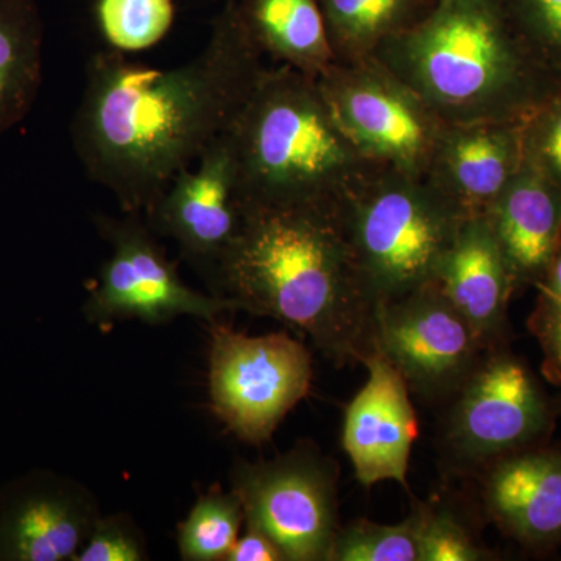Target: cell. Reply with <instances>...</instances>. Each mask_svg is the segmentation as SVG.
Wrapping results in <instances>:
<instances>
[{
    "label": "cell",
    "mask_w": 561,
    "mask_h": 561,
    "mask_svg": "<svg viewBox=\"0 0 561 561\" xmlns=\"http://www.w3.org/2000/svg\"><path fill=\"white\" fill-rule=\"evenodd\" d=\"M261 50L227 0L208 43L171 69L102 50L87 65L72 144L94 183L124 214H149L171 181L238 119L264 73Z\"/></svg>",
    "instance_id": "1"
},
{
    "label": "cell",
    "mask_w": 561,
    "mask_h": 561,
    "mask_svg": "<svg viewBox=\"0 0 561 561\" xmlns=\"http://www.w3.org/2000/svg\"><path fill=\"white\" fill-rule=\"evenodd\" d=\"M208 287L234 312L306 335L339 367L362 364L376 348L379 301L339 205L245 206Z\"/></svg>",
    "instance_id": "2"
},
{
    "label": "cell",
    "mask_w": 561,
    "mask_h": 561,
    "mask_svg": "<svg viewBox=\"0 0 561 561\" xmlns=\"http://www.w3.org/2000/svg\"><path fill=\"white\" fill-rule=\"evenodd\" d=\"M445 124L524 122L560 88L531 60L493 0H438L373 54Z\"/></svg>",
    "instance_id": "3"
},
{
    "label": "cell",
    "mask_w": 561,
    "mask_h": 561,
    "mask_svg": "<svg viewBox=\"0 0 561 561\" xmlns=\"http://www.w3.org/2000/svg\"><path fill=\"white\" fill-rule=\"evenodd\" d=\"M245 206L339 205L371 168L316 77L265 68L231 127Z\"/></svg>",
    "instance_id": "4"
},
{
    "label": "cell",
    "mask_w": 561,
    "mask_h": 561,
    "mask_svg": "<svg viewBox=\"0 0 561 561\" xmlns=\"http://www.w3.org/2000/svg\"><path fill=\"white\" fill-rule=\"evenodd\" d=\"M339 210L379 306L432 283L463 221L424 176L376 165Z\"/></svg>",
    "instance_id": "5"
},
{
    "label": "cell",
    "mask_w": 561,
    "mask_h": 561,
    "mask_svg": "<svg viewBox=\"0 0 561 561\" xmlns=\"http://www.w3.org/2000/svg\"><path fill=\"white\" fill-rule=\"evenodd\" d=\"M209 328L210 412L238 440L264 446L311 391V353L289 332L247 335L220 320Z\"/></svg>",
    "instance_id": "6"
},
{
    "label": "cell",
    "mask_w": 561,
    "mask_h": 561,
    "mask_svg": "<svg viewBox=\"0 0 561 561\" xmlns=\"http://www.w3.org/2000/svg\"><path fill=\"white\" fill-rule=\"evenodd\" d=\"M451 398L443 443L461 471L548 443L556 430L551 398L507 343L483 351Z\"/></svg>",
    "instance_id": "7"
},
{
    "label": "cell",
    "mask_w": 561,
    "mask_h": 561,
    "mask_svg": "<svg viewBox=\"0 0 561 561\" xmlns=\"http://www.w3.org/2000/svg\"><path fill=\"white\" fill-rule=\"evenodd\" d=\"M339 470L312 443L271 460H236L231 490L245 526L264 531L284 561H330L339 523Z\"/></svg>",
    "instance_id": "8"
},
{
    "label": "cell",
    "mask_w": 561,
    "mask_h": 561,
    "mask_svg": "<svg viewBox=\"0 0 561 561\" xmlns=\"http://www.w3.org/2000/svg\"><path fill=\"white\" fill-rule=\"evenodd\" d=\"M317 81L365 161L426 176L446 124L404 81L373 57L337 61Z\"/></svg>",
    "instance_id": "9"
},
{
    "label": "cell",
    "mask_w": 561,
    "mask_h": 561,
    "mask_svg": "<svg viewBox=\"0 0 561 561\" xmlns=\"http://www.w3.org/2000/svg\"><path fill=\"white\" fill-rule=\"evenodd\" d=\"M95 221L111 253L83 302L88 323L110 328L136 320L160 327L187 316L210 324L234 312L225 298L184 283L142 214L99 216Z\"/></svg>",
    "instance_id": "10"
},
{
    "label": "cell",
    "mask_w": 561,
    "mask_h": 561,
    "mask_svg": "<svg viewBox=\"0 0 561 561\" xmlns=\"http://www.w3.org/2000/svg\"><path fill=\"white\" fill-rule=\"evenodd\" d=\"M376 348L426 400L451 398L486 351L434 280L379 306Z\"/></svg>",
    "instance_id": "11"
},
{
    "label": "cell",
    "mask_w": 561,
    "mask_h": 561,
    "mask_svg": "<svg viewBox=\"0 0 561 561\" xmlns=\"http://www.w3.org/2000/svg\"><path fill=\"white\" fill-rule=\"evenodd\" d=\"M243 209L238 154L231 128L183 169L154 203L147 224L172 239L206 284L241 228Z\"/></svg>",
    "instance_id": "12"
},
{
    "label": "cell",
    "mask_w": 561,
    "mask_h": 561,
    "mask_svg": "<svg viewBox=\"0 0 561 561\" xmlns=\"http://www.w3.org/2000/svg\"><path fill=\"white\" fill-rule=\"evenodd\" d=\"M102 515L84 483L33 470L0 486V561H73Z\"/></svg>",
    "instance_id": "13"
},
{
    "label": "cell",
    "mask_w": 561,
    "mask_h": 561,
    "mask_svg": "<svg viewBox=\"0 0 561 561\" xmlns=\"http://www.w3.org/2000/svg\"><path fill=\"white\" fill-rule=\"evenodd\" d=\"M362 364L368 379L346 405L343 449L362 485L393 481L408 486L413 443L419 437L411 389L378 348Z\"/></svg>",
    "instance_id": "14"
},
{
    "label": "cell",
    "mask_w": 561,
    "mask_h": 561,
    "mask_svg": "<svg viewBox=\"0 0 561 561\" xmlns=\"http://www.w3.org/2000/svg\"><path fill=\"white\" fill-rule=\"evenodd\" d=\"M485 515L524 549L561 545V445L531 446L482 470Z\"/></svg>",
    "instance_id": "15"
},
{
    "label": "cell",
    "mask_w": 561,
    "mask_h": 561,
    "mask_svg": "<svg viewBox=\"0 0 561 561\" xmlns=\"http://www.w3.org/2000/svg\"><path fill=\"white\" fill-rule=\"evenodd\" d=\"M524 122L446 124L426 179L461 219L485 216L524 162Z\"/></svg>",
    "instance_id": "16"
},
{
    "label": "cell",
    "mask_w": 561,
    "mask_h": 561,
    "mask_svg": "<svg viewBox=\"0 0 561 561\" xmlns=\"http://www.w3.org/2000/svg\"><path fill=\"white\" fill-rule=\"evenodd\" d=\"M434 283L470 324L483 350L507 343L511 267L485 216L461 221Z\"/></svg>",
    "instance_id": "17"
},
{
    "label": "cell",
    "mask_w": 561,
    "mask_h": 561,
    "mask_svg": "<svg viewBox=\"0 0 561 561\" xmlns=\"http://www.w3.org/2000/svg\"><path fill=\"white\" fill-rule=\"evenodd\" d=\"M516 290L537 286L561 249V190L523 162L486 210Z\"/></svg>",
    "instance_id": "18"
},
{
    "label": "cell",
    "mask_w": 561,
    "mask_h": 561,
    "mask_svg": "<svg viewBox=\"0 0 561 561\" xmlns=\"http://www.w3.org/2000/svg\"><path fill=\"white\" fill-rule=\"evenodd\" d=\"M239 16L262 55L320 77L337 62L317 0H236Z\"/></svg>",
    "instance_id": "19"
},
{
    "label": "cell",
    "mask_w": 561,
    "mask_h": 561,
    "mask_svg": "<svg viewBox=\"0 0 561 561\" xmlns=\"http://www.w3.org/2000/svg\"><path fill=\"white\" fill-rule=\"evenodd\" d=\"M38 0H0V135L28 116L43 84Z\"/></svg>",
    "instance_id": "20"
},
{
    "label": "cell",
    "mask_w": 561,
    "mask_h": 561,
    "mask_svg": "<svg viewBox=\"0 0 561 561\" xmlns=\"http://www.w3.org/2000/svg\"><path fill=\"white\" fill-rule=\"evenodd\" d=\"M337 61L373 57L398 33L423 20L438 0H317Z\"/></svg>",
    "instance_id": "21"
},
{
    "label": "cell",
    "mask_w": 561,
    "mask_h": 561,
    "mask_svg": "<svg viewBox=\"0 0 561 561\" xmlns=\"http://www.w3.org/2000/svg\"><path fill=\"white\" fill-rule=\"evenodd\" d=\"M245 512L231 489L210 486L198 494L186 518L176 527V546L183 561H227L241 535Z\"/></svg>",
    "instance_id": "22"
},
{
    "label": "cell",
    "mask_w": 561,
    "mask_h": 561,
    "mask_svg": "<svg viewBox=\"0 0 561 561\" xmlns=\"http://www.w3.org/2000/svg\"><path fill=\"white\" fill-rule=\"evenodd\" d=\"M94 21L108 50L133 55L153 49L175 22V0H94Z\"/></svg>",
    "instance_id": "23"
},
{
    "label": "cell",
    "mask_w": 561,
    "mask_h": 561,
    "mask_svg": "<svg viewBox=\"0 0 561 561\" xmlns=\"http://www.w3.org/2000/svg\"><path fill=\"white\" fill-rule=\"evenodd\" d=\"M423 505L398 524L359 519L341 527L330 561H419V538Z\"/></svg>",
    "instance_id": "24"
},
{
    "label": "cell",
    "mask_w": 561,
    "mask_h": 561,
    "mask_svg": "<svg viewBox=\"0 0 561 561\" xmlns=\"http://www.w3.org/2000/svg\"><path fill=\"white\" fill-rule=\"evenodd\" d=\"M531 60L561 90V0H493Z\"/></svg>",
    "instance_id": "25"
},
{
    "label": "cell",
    "mask_w": 561,
    "mask_h": 561,
    "mask_svg": "<svg viewBox=\"0 0 561 561\" xmlns=\"http://www.w3.org/2000/svg\"><path fill=\"white\" fill-rule=\"evenodd\" d=\"M496 559L474 541L456 513L437 505H423L419 561H483Z\"/></svg>",
    "instance_id": "26"
},
{
    "label": "cell",
    "mask_w": 561,
    "mask_h": 561,
    "mask_svg": "<svg viewBox=\"0 0 561 561\" xmlns=\"http://www.w3.org/2000/svg\"><path fill=\"white\" fill-rule=\"evenodd\" d=\"M535 289L537 302L529 328L542 353V375L561 387V249Z\"/></svg>",
    "instance_id": "27"
},
{
    "label": "cell",
    "mask_w": 561,
    "mask_h": 561,
    "mask_svg": "<svg viewBox=\"0 0 561 561\" xmlns=\"http://www.w3.org/2000/svg\"><path fill=\"white\" fill-rule=\"evenodd\" d=\"M149 546L138 524L127 513L101 515L73 561H146Z\"/></svg>",
    "instance_id": "28"
},
{
    "label": "cell",
    "mask_w": 561,
    "mask_h": 561,
    "mask_svg": "<svg viewBox=\"0 0 561 561\" xmlns=\"http://www.w3.org/2000/svg\"><path fill=\"white\" fill-rule=\"evenodd\" d=\"M524 162L561 190V92L523 124Z\"/></svg>",
    "instance_id": "29"
},
{
    "label": "cell",
    "mask_w": 561,
    "mask_h": 561,
    "mask_svg": "<svg viewBox=\"0 0 561 561\" xmlns=\"http://www.w3.org/2000/svg\"><path fill=\"white\" fill-rule=\"evenodd\" d=\"M227 561H284V557L264 531L245 526V531L239 535Z\"/></svg>",
    "instance_id": "30"
},
{
    "label": "cell",
    "mask_w": 561,
    "mask_h": 561,
    "mask_svg": "<svg viewBox=\"0 0 561 561\" xmlns=\"http://www.w3.org/2000/svg\"><path fill=\"white\" fill-rule=\"evenodd\" d=\"M560 409H561V400H560Z\"/></svg>",
    "instance_id": "31"
}]
</instances>
